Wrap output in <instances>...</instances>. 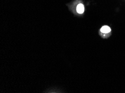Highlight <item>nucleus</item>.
I'll use <instances>...</instances> for the list:
<instances>
[{"mask_svg": "<svg viewBox=\"0 0 125 93\" xmlns=\"http://www.w3.org/2000/svg\"><path fill=\"white\" fill-rule=\"evenodd\" d=\"M111 28L108 26H104L101 28V29H100V31L104 34H108L109 33V32H111Z\"/></svg>", "mask_w": 125, "mask_h": 93, "instance_id": "2", "label": "nucleus"}, {"mask_svg": "<svg viewBox=\"0 0 125 93\" xmlns=\"http://www.w3.org/2000/svg\"><path fill=\"white\" fill-rule=\"evenodd\" d=\"M84 10H85L84 6L83 5L82 3H80V4L77 5V6L76 7V11L77 13L81 14L84 12Z\"/></svg>", "mask_w": 125, "mask_h": 93, "instance_id": "1", "label": "nucleus"}]
</instances>
